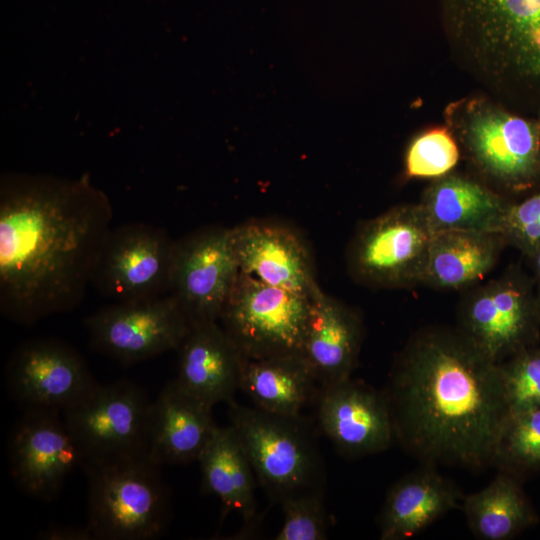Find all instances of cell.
Listing matches in <instances>:
<instances>
[{"mask_svg":"<svg viewBox=\"0 0 540 540\" xmlns=\"http://www.w3.org/2000/svg\"><path fill=\"white\" fill-rule=\"evenodd\" d=\"M460 149L447 126L432 127L417 135L405 155V174L409 178H440L457 164Z\"/></svg>","mask_w":540,"mask_h":540,"instance_id":"27","label":"cell"},{"mask_svg":"<svg viewBox=\"0 0 540 540\" xmlns=\"http://www.w3.org/2000/svg\"><path fill=\"white\" fill-rule=\"evenodd\" d=\"M310 296L263 283L240 271L219 323L242 355H302Z\"/></svg>","mask_w":540,"mask_h":540,"instance_id":"7","label":"cell"},{"mask_svg":"<svg viewBox=\"0 0 540 540\" xmlns=\"http://www.w3.org/2000/svg\"><path fill=\"white\" fill-rule=\"evenodd\" d=\"M174 241L158 227L130 223L111 228L91 284L106 298L134 302L168 294Z\"/></svg>","mask_w":540,"mask_h":540,"instance_id":"11","label":"cell"},{"mask_svg":"<svg viewBox=\"0 0 540 540\" xmlns=\"http://www.w3.org/2000/svg\"><path fill=\"white\" fill-rule=\"evenodd\" d=\"M434 233L472 231L497 234L508 207L486 186L460 175H445L425 191L420 204Z\"/></svg>","mask_w":540,"mask_h":540,"instance_id":"22","label":"cell"},{"mask_svg":"<svg viewBox=\"0 0 540 540\" xmlns=\"http://www.w3.org/2000/svg\"><path fill=\"white\" fill-rule=\"evenodd\" d=\"M6 383L14 400L26 410L63 412L97 382L75 349L45 338L26 342L13 353Z\"/></svg>","mask_w":540,"mask_h":540,"instance_id":"13","label":"cell"},{"mask_svg":"<svg viewBox=\"0 0 540 540\" xmlns=\"http://www.w3.org/2000/svg\"><path fill=\"white\" fill-rule=\"evenodd\" d=\"M317 382L302 355L244 358L239 389L260 410L298 417L313 398Z\"/></svg>","mask_w":540,"mask_h":540,"instance_id":"23","label":"cell"},{"mask_svg":"<svg viewBox=\"0 0 540 540\" xmlns=\"http://www.w3.org/2000/svg\"><path fill=\"white\" fill-rule=\"evenodd\" d=\"M10 471L29 496L58 495L68 474L82 465L80 450L59 411L26 410L9 440Z\"/></svg>","mask_w":540,"mask_h":540,"instance_id":"14","label":"cell"},{"mask_svg":"<svg viewBox=\"0 0 540 540\" xmlns=\"http://www.w3.org/2000/svg\"><path fill=\"white\" fill-rule=\"evenodd\" d=\"M444 118L458 145L491 180L521 189L540 177V118L515 114L487 95L451 102Z\"/></svg>","mask_w":540,"mask_h":540,"instance_id":"5","label":"cell"},{"mask_svg":"<svg viewBox=\"0 0 540 540\" xmlns=\"http://www.w3.org/2000/svg\"><path fill=\"white\" fill-rule=\"evenodd\" d=\"M152 401L129 380L96 383L63 413L86 463L147 455Z\"/></svg>","mask_w":540,"mask_h":540,"instance_id":"8","label":"cell"},{"mask_svg":"<svg viewBox=\"0 0 540 540\" xmlns=\"http://www.w3.org/2000/svg\"><path fill=\"white\" fill-rule=\"evenodd\" d=\"M461 508L470 531L480 540L509 539L531 518L518 484L501 470L485 488L465 495Z\"/></svg>","mask_w":540,"mask_h":540,"instance_id":"26","label":"cell"},{"mask_svg":"<svg viewBox=\"0 0 540 540\" xmlns=\"http://www.w3.org/2000/svg\"><path fill=\"white\" fill-rule=\"evenodd\" d=\"M239 274L231 228L207 227L174 241L168 294L191 327L215 323Z\"/></svg>","mask_w":540,"mask_h":540,"instance_id":"10","label":"cell"},{"mask_svg":"<svg viewBox=\"0 0 540 540\" xmlns=\"http://www.w3.org/2000/svg\"><path fill=\"white\" fill-rule=\"evenodd\" d=\"M503 232L525 246H540V193L508 207L503 219Z\"/></svg>","mask_w":540,"mask_h":540,"instance_id":"31","label":"cell"},{"mask_svg":"<svg viewBox=\"0 0 540 540\" xmlns=\"http://www.w3.org/2000/svg\"><path fill=\"white\" fill-rule=\"evenodd\" d=\"M229 405V425L251 463L257 481L273 499L317 490L319 456L301 416Z\"/></svg>","mask_w":540,"mask_h":540,"instance_id":"6","label":"cell"},{"mask_svg":"<svg viewBox=\"0 0 540 540\" xmlns=\"http://www.w3.org/2000/svg\"><path fill=\"white\" fill-rule=\"evenodd\" d=\"M525 293L510 281L494 282L471 296L461 311V330L497 363L514 353L525 336Z\"/></svg>","mask_w":540,"mask_h":540,"instance_id":"21","label":"cell"},{"mask_svg":"<svg viewBox=\"0 0 540 540\" xmlns=\"http://www.w3.org/2000/svg\"><path fill=\"white\" fill-rule=\"evenodd\" d=\"M37 539L42 540H94L95 537L87 525H51L38 532Z\"/></svg>","mask_w":540,"mask_h":540,"instance_id":"32","label":"cell"},{"mask_svg":"<svg viewBox=\"0 0 540 540\" xmlns=\"http://www.w3.org/2000/svg\"><path fill=\"white\" fill-rule=\"evenodd\" d=\"M178 351L182 388L212 408L234 401L245 357L219 322L191 327Z\"/></svg>","mask_w":540,"mask_h":540,"instance_id":"18","label":"cell"},{"mask_svg":"<svg viewBox=\"0 0 540 540\" xmlns=\"http://www.w3.org/2000/svg\"><path fill=\"white\" fill-rule=\"evenodd\" d=\"M537 267L540 272V246L538 247V254H537Z\"/></svg>","mask_w":540,"mask_h":540,"instance_id":"33","label":"cell"},{"mask_svg":"<svg viewBox=\"0 0 540 540\" xmlns=\"http://www.w3.org/2000/svg\"><path fill=\"white\" fill-rule=\"evenodd\" d=\"M457 59L495 100L540 88V0H439Z\"/></svg>","mask_w":540,"mask_h":540,"instance_id":"3","label":"cell"},{"mask_svg":"<svg viewBox=\"0 0 540 540\" xmlns=\"http://www.w3.org/2000/svg\"><path fill=\"white\" fill-rule=\"evenodd\" d=\"M109 198L76 180L5 175L0 189V309L33 324L77 307L111 229Z\"/></svg>","mask_w":540,"mask_h":540,"instance_id":"1","label":"cell"},{"mask_svg":"<svg viewBox=\"0 0 540 540\" xmlns=\"http://www.w3.org/2000/svg\"><path fill=\"white\" fill-rule=\"evenodd\" d=\"M500 368L510 415L540 408V354L519 355Z\"/></svg>","mask_w":540,"mask_h":540,"instance_id":"30","label":"cell"},{"mask_svg":"<svg viewBox=\"0 0 540 540\" xmlns=\"http://www.w3.org/2000/svg\"><path fill=\"white\" fill-rule=\"evenodd\" d=\"M88 482L87 526L95 539L150 540L170 520V497L160 465L147 455L83 465Z\"/></svg>","mask_w":540,"mask_h":540,"instance_id":"4","label":"cell"},{"mask_svg":"<svg viewBox=\"0 0 540 540\" xmlns=\"http://www.w3.org/2000/svg\"><path fill=\"white\" fill-rule=\"evenodd\" d=\"M231 230L241 272L268 285L307 296L319 287L309 248L293 228L260 219Z\"/></svg>","mask_w":540,"mask_h":540,"instance_id":"16","label":"cell"},{"mask_svg":"<svg viewBox=\"0 0 540 540\" xmlns=\"http://www.w3.org/2000/svg\"><path fill=\"white\" fill-rule=\"evenodd\" d=\"M90 344L123 364L178 350L191 326L176 299L117 302L85 319Z\"/></svg>","mask_w":540,"mask_h":540,"instance_id":"12","label":"cell"},{"mask_svg":"<svg viewBox=\"0 0 540 540\" xmlns=\"http://www.w3.org/2000/svg\"><path fill=\"white\" fill-rule=\"evenodd\" d=\"M318 420L345 455L359 457L388 449L395 432L385 392L351 377L321 388Z\"/></svg>","mask_w":540,"mask_h":540,"instance_id":"15","label":"cell"},{"mask_svg":"<svg viewBox=\"0 0 540 540\" xmlns=\"http://www.w3.org/2000/svg\"><path fill=\"white\" fill-rule=\"evenodd\" d=\"M215 427L212 407L174 379L152 401L147 456L160 466L197 461Z\"/></svg>","mask_w":540,"mask_h":540,"instance_id":"17","label":"cell"},{"mask_svg":"<svg viewBox=\"0 0 540 540\" xmlns=\"http://www.w3.org/2000/svg\"><path fill=\"white\" fill-rule=\"evenodd\" d=\"M536 465H540V408L509 416L492 462L501 471Z\"/></svg>","mask_w":540,"mask_h":540,"instance_id":"28","label":"cell"},{"mask_svg":"<svg viewBox=\"0 0 540 540\" xmlns=\"http://www.w3.org/2000/svg\"><path fill=\"white\" fill-rule=\"evenodd\" d=\"M284 519L276 540H323L327 518L317 490L289 496L281 502Z\"/></svg>","mask_w":540,"mask_h":540,"instance_id":"29","label":"cell"},{"mask_svg":"<svg viewBox=\"0 0 540 540\" xmlns=\"http://www.w3.org/2000/svg\"><path fill=\"white\" fill-rule=\"evenodd\" d=\"M461 491L436 467L424 465L395 482L379 516L382 540H404L461 505Z\"/></svg>","mask_w":540,"mask_h":540,"instance_id":"20","label":"cell"},{"mask_svg":"<svg viewBox=\"0 0 540 540\" xmlns=\"http://www.w3.org/2000/svg\"><path fill=\"white\" fill-rule=\"evenodd\" d=\"M433 234L420 204L394 207L356 232L347 253L349 271L377 287L422 281Z\"/></svg>","mask_w":540,"mask_h":540,"instance_id":"9","label":"cell"},{"mask_svg":"<svg viewBox=\"0 0 540 540\" xmlns=\"http://www.w3.org/2000/svg\"><path fill=\"white\" fill-rule=\"evenodd\" d=\"M384 392L395 440L423 465L492 466L510 416L500 363L460 328L430 327L413 335Z\"/></svg>","mask_w":540,"mask_h":540,"instance_id":"2","label":"cell"},{"mask_svg":"<svg viewBox=\"0 0 540 540\" xmlns=\"http://www.w3.org/2000/svg\"><path fill=\"white\" fill-rule=\"evenodd\" d=\"M197 461L203 491L216 496L227 511L236 510L244 521H251L257 479L233 428L216 425Z\"/></svg>","mask_w":540,"mask_h":540,"instance_id":"24","label":"cell"},{"mask_svg":"<svg viewBox=\"0 0 540 540\" xmlns=\"http://www.w3.org/2000/svg\"><path fill=\"white\" fill-rule=\"evenodd\" d=\"M361 341L362 324L357 314L317 287L310 296L302 356L321 388L351 377Z\"/></svg>","mask_w":540,"mask_h":540,"instance_id":"19","label":"cell"},{"mask_svg":"<svg viewBox=\"0 0 540 540\" xmlns=\"http://www.w3.org/2000/svg\"><path fill=\"white\" fill-rule=\"evenodd\" d=\"M495 234L442 231L433 234L422 281L458 289L481 279L496 259Z\"/></svg>","mask_w":540,"mask_h":540,"instance_id":"25","label":"cell"}]
</instances>
